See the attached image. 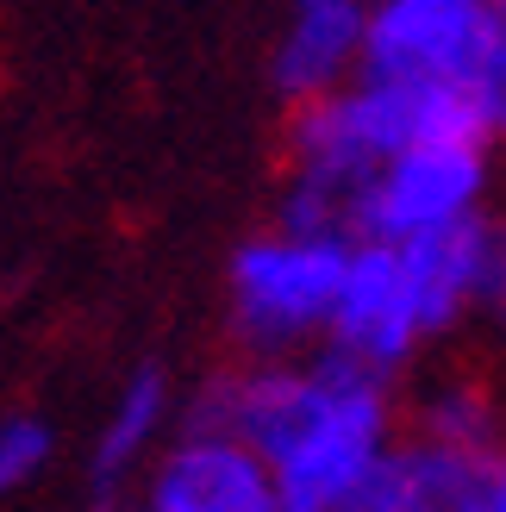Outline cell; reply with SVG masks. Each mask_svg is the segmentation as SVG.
<instances>
[{"label":"cell","mask_w":506,"mask_h":512,"mask_svg":"<svg viewBox=\"0 0 506 512\" xmlns=\"http://www.w3.org/2000/svg\"><path fill=\"white\" fill-rule=\"evenodd\" d=\"M332 350L363 363L375 375H388L400 356L413 350L419 325H413V300H407V275H400V250L394 244H363L350 250L344 288L332 306Z\"/></svg>","instance_id":"3"},{"label":"cell","mask_w":506,"mask_h":512,"mask_svg":"<svg viewBox=\"0 0 506 512\" xmlns=\"http://www.w3.org/2000/svg\"><path fill=\"white\" fill-rule=\"evenodd\" d=\"M363 32H369L363 7H300L288 44L275 50V88L294 100L332 94L338 75L363 63Z\"/></svg>","instance_id":"7"},{"label":"cell","mask_w":506,"mask_h":512,"mask_svg":"<svg viewBox=\"0 0 506 512\" xmlns=\"http://www.w3.org/2000/svg\"><path fill=\"white\" fill-rule=\"evenodd\" d=\"M482 150H407L375 188V244H407L444 225H463L482 194Z\"/></svg>","instance_id":"4"},{"label":"cell","mask_w":506,"mask_h":512,"mask_svg":"<svg viewBox=\"0 0 506 512\" xmlns=\"http://www.w3.org/2000/svg\"><path fill=\"white\" fill-rule=\"evenodd\" d=\"M475 219H482V213H469L463 225H444V232L394 244L419 331H444L475 300Z\"/></svg>","instance_id":"6"},{"label":"cell","mask_w":506,"mask_h":512,"mask_svg":"<svg viewBox=\"0 0 506 512\" xmlns=\"http://www.w3.org/2000/svg\"><path fill=\"white\" fill-rule=\"evenodd\" d=\"M163 400H169L163 375H157V369H138V381L125 388L119 413H113V425H107V438H100V456H94V475H100V481H113V475L150 444V431L163 425Z\"/></svg>","instance_id":"9"},{"label":"cell","mask_w":506,"mask_h":512,"mask_svg":"<svg viewBox=\"0 0 506 512\" xmlns=\"http://www.w3.org/2000/svg\"><path fill=\"white\" fill-rule=\"evenodd\" d=\"M344 269H350L344 244H319V238H294V232L244 244L232 263V300H238L244 338L275 350L313 325H332Z\"/></svg>","instance_id":"2"},{"label":"cell","mask_w":506,"mask_h":512,"mask_svg":"<svg viewBox=\"0 0 506 512\" xmlns=\"http://www.w3.org/2000/svg\"><path fill=\"white\" fill-rule=\"evenodd\" d=\"M500 32L488 0H382L363 32V82L482 88Z\"/></svg>","instance_id":"1"},{"label":"cell","mask_w":506,"mask_h":512,"mask_svg":"<svg viewBox=\"0 0 506 512\" xmlns=\"http://www.w3.org/2000/svg\"><path fill=\"white\" fill-rule=\"evenodd\" d=\"M482 113H488V132H500L506 138V32H500V44H494V57H488V75H482Z\"/></svg>","instance_id":"11"},{"label":"cell","mask_w":506,"mask_h":512,"mask_svg":"<svg viewBox=\"0 0 506 512\" xmlns=\"http://www.w3.org/2000/svg\"><path fill=\"white\" fill-rule=\"evenodd\" d=\"M500 400L482 388V381H444V388H432L419 400L413 413V438L419 444H444V450H475V456H494L500 450Z\"/></svg>","instance_id":"8"},{"label":"cell","mask_w":506,"mask_h":512,"mask_svg":"<svg viewBox=\"0 0 506 512\" xmlns=\"http://www.w3.org/2000/svg\"><path fill=\"white\" fill-rule=\"evenodd\" d=\"M488 7H494V13H500V25H506V0H488Z\"/></svg>","instance_id":"13"},{"label":"cell","mask_w":506,"mask_h":512,"mask_svg":"<svg viewBox=\"0 0 506 512\" xmlns=\"http://www.w3.org/2000/svg\"><path fill=\"white\" fill-rule=\"evenodd\" d=\"M150 512H282V494L257 450L232 438H188L150 488Z\"/></svg>","instance_id":"5"},{"label":"cell","mask_w":506,"mask_h":512,"mask_svg":"<svg viewBox=\"0 0 506 512\" xmlns=\"http://www.w3.org/2000/svg\"><path fill=\"white\" fill-rule=\"evenodd\" d=\"M100 512H107V506H100Z\"/></svg>","instance_id":"14"},{"label":"cell","mask_w":506,"mask_h":512,"mask_svg":"<svg viewBox=\"0 0 506 512\" xmlns=\"http://www.w3.org/2000/svg\"><path fill=\"white\" fill-rule=\"evenodd\" d=\"M300 7H363V0H300Z\"/></svg>","instance_id":"12"},{"label":"cell","mask_w":506,"mask_h":512,"mask_svg":"<svg viewBox=\"0 0 506 512\" xmlns=\"http://www.w3.org/2000/svg\"><path fill=\"white\" fill-rule=\"evenodd\" d=\"M50 450V431L38 419H7L0 425V488H13V481H25Z\"/></svg>","instance_id":"10"}]
</instances>
